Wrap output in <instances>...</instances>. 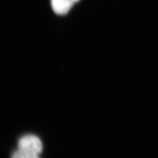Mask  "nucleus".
<instances>
[{
	"label": "nucleus",
	"instance_id": "1",
	"mask_svg": "<svg viewBox=\"0 0 158 158\" xmlns=\"http://www.w3.org/2000/svg\"><path fill=\"white\" fill-rule=\"evenodd\" d=\"M18 150L31 154L40 155L43 149L42 141L34 135H29L23 136L18 143Z\"/></svg>",
	"mask_w": 158,
	"mask_h": 158
},
{
	"label": "nucleus",
	"instance_id": "2",
	"mask_svg": "<svg viewBox=\"0 0 158 158\" xmlns=\"http://www.w3.org/2000/svg\"><path fill=\"white\" fill-rule=\"evenodd\" d=\"M78 1L79 0H52V6L56 13L65 15Z\"/></svg>",
	"mask_w": 158,
	"mask_h": 158
},
{
	"label": "nucleus",
	"instance_id": "3",
	"mask_svg": "<svg viewBox=\"0 0 158 158\" xmlns=\"http://www.w3.org/2000/svg\"><path fill=\"white\" fill-rule=\"evenodd\" d=\"M11 158H40V157L39 155L27 154L18 150L13 153Z\"/></svg>",
	"mask_w": 158,
	"mask_h": 158
}]
</instances>
